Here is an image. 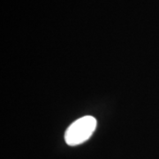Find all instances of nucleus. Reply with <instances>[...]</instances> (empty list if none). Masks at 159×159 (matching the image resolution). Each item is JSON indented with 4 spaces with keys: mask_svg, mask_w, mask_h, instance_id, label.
<instances>
[{
    "mask_svg": "<svg viewBox=\"0 0 159 159\" xmlns=\"http://www.w3.org/2000/svg\"><path fill=\"white\" fill-rule=\"evenodd\" d=\"M97 119L84 116L72 123L65 133V141L69 146H76L88 141L97 128Z\"/></svg>",
    "mask_w": 159,
    "mask_h": 159,
    "instance_id": "1",
    "label": "nucleus"
}]
</instances>
